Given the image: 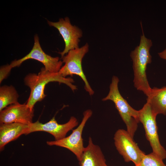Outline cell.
<instances>
[{
	"mask_svg": "<svg viewBox=\"0 0 166 166\" xmlns=\"http://www.w3.org/2000/svg\"><path fill=\"white\" fill-rule=\"evenodd\" d=\"M48 24L57 29L62 36L65 43V47L59 53L62 57L70 50L79 48L80 38L82 36L81 30L75 26L72 25L68 17L61 18L57 22L47 21Z\"/></svg>",
	"mask_w": 166,
	"mask_h": 166,
	"instance_id": "cell-9",
	"label": "cell"
},
{
	"mask_svg": "<svg viewBox=\"0 0 166 166\" xmlns=\"http://www.w3.org/2000/svg\"><path fill=\"white\" fill-rule=\"evenodd\" d=\"M140 24L142 34L140 36V43L131 51L130 57L132 61L134 86L148 97L151 93L152 88L147 79L146 70L148 65L152 61L150 51L152 42L151 39L146 37L141 22Z\"/></svg>",
	"mask_w": 166,
	"mask_h": 166,
	"instance_id": "cell-1",
	"label": "cell"
},
{
	"mask_svg": "<svg viewBox=\"0 0 166 166\" xmlns=\"http://www.w3.org/2000/svg\"><path fill=\"white\" fill-rule=\"evenodd\" d=\"M139 111V120L143 125L147 140L152 147V152L162 160L166 158V150L161 144L158 133L156 121L157 116L147 102Z\"/></svg>",
	"mask_w": 166,
	"mask_h": 166,
	"instance_id": "cell-5",
	"label": "cell"
},
{
	"mask_svg": "<svg viewBox=\"0 0 166 166\" xmlns=\"http://www.w3.org/2000/svg\"><path fill=\"white\" fill-rule=\"evenodd\" d=\"M78 124L77 119L73 116L70 118L68 122L62 124H59L54 117L45 124H42L37 121L29 124L26 135L35 132L44 131L52 135L55 140H59L65 137L67 132L73 130Z\"/></svg>",
	"mask_w": 166,
	"mask_h": 166,
	"instance_id": "cell-10",
	"label": "cell"
},
{
	"mask_svg": "<svg viewBox=\"0 0 166 166\" xmlns=\"http://www.w3.org/2000/svg\"><path fill=\"white\" fill-rule=\"evenodd\" d=\"M119 80L113 76L109 86L107 95L102 101L111 100L115 104L122 120L125 124L127 131L133 138L138 127L139 120V111L132 108L121 95L118 87Z\"/></svg>",
	"mask_w": 166,
	"mask_h": 166,
	"instance_id": "cell-3",
	"label": "cell"
},
{
	"mask_svg": "<svg viewBox=\"0 0 166 166\" xmlns=\"http://www.w3.org/2000/svg\"><path fill=\"white\" fill-rule=\"evenodd\" d=\"M158 54L161 58L166 60V48L163 51L158 53Z\"/></svg>",
	"mask_w": 166,
	"mask_h": 166,
	"instance_id": "cell-18",
	"label": "cell"
},
{
	"mask_svg": "<svg viewBox=\"0 0 166 166\" xmlns=\"http://www.w3.org/2000/svg\"><path fill=\"white\" fill-rule=\"evenodd\" d=\"M34 44L30 51L23 57L13 61L10 65L12 67L19 66L23 62L29 59H34L42 63L47 70L53 73L59 72L62 67L63 62L58 57H53L46 54L40 45L38 36L34 37Z\"/></svg>",
	"mask_w": 166,
	"mask_h": 166,
	"instance_id": "cell-8",
	"label": "cell"
},
{
	"mask_svg": "<svg viewBox=\"0 0 166 166\" xmlns=\"http://www.w3.org/2000/svg\"><path fill=\"white\" fill-rule=\"evenodd\" d=\"M54 81L66 85L73 92L77 89V86L73 84L74 81L72 78L64 77L59 72H51L43 67L38 74L30 73L24 78L25 85L30 88V91L27 105L33 109L35 104L45 97L44 89L46 85L49 82Z\"/></svg>",
	"mask_w": 166,
	"mask_h": 166,
	"instance_id": "cell-2",
	"label": "cell"
},
{
	"mask_svg": "<svg viewBox=\"0 0 166 166\" xmlns=\"http://www.w3.org/2000/svg\"><path fill=\"white\" fill-rule=\"evenodd\" d=\"M0 112V124L17 123L29 124L32 123L34 109L26 104L18 102L7 107Z\"/></svg>",
	"mask_w": 166,
	"mask_h": 166,
	"instance_id": "cell-11",
	"label": "cell"
},
{
	"mask_svg": "<svg viewBox=\"0 0 166 166\" xmlns=\"http://www.w3.org/2000/svg\"><path fill=\"white\" fill-rule=\"evenodd\" d=\"M79 161L80 166H108L101 148L93 143L90 137Z\"/></svg>",
	"mask_w": 166,
	"mask_h": 166,
	"instance_id": "cell-12",
	"label": "cell"
},
{
	"mask_svg": "<svg viewBox=\"0 0 166 166\" xmlns=\"http://www.w3.org/2000/svg\"><path fill=\"white\" fill-rule=\"evenodd\" d=\"M18 94L12 85H4L0 88V111L9 105L18 102Z\"/></svg>",
	"mask_w": 166,
	"mask_h": 166,
	"instance_id": "cell-15",
	"label": "cell"
},
{
	"mask_svg": "<svg viewBox=\"0 0 166 166\" xmlns=\"http://www.w3.org/2000/svg\"><path fill=\"white\" fill-rule=\"evenodd\" d=\"M12 68L10 65L2 66L0 68V83L9 75Z\"/></svg>",
	"mask_w": 166,
	"mask_h": 166,
	"instance_id": "cell-17",
	"label": "cell"
},
{
	"mask_svg": "<svg viewBox=\"0 0 166 166\" xmlns=\"http://www.w3.org/2000/svg\"><path fill=\"white\" fill-rule=\"evenodd\" d=\"M92 113L90 109L85 111L81 123L76 128L72 130V133L69 136L59 140L47 141V144L67 148L73 152L79 161L85 148L82 136V132L87 121Z\"/></svg>",
	"mask_w": 166,
	"mask_h": 166,
	"instance_id": "cell-7",
	"label": "cell"
},
{
	"mask_svg": "<svg viewBox=\"0 0 166 166\" xmlns=\"http://www.w3.org/2000/svg\"><path fill=\"white\" fill-rule=\"evenodd\" d=\"M135 166H166L163 160L156 154L152 153L145 155L141 161Z\"/></svg>",
	"mask_w": 166,
	"mask_h": 166,
	"instance_id": "cell-16",
	"label": "cell"
},
{
	"mask_svg": "<svg viewBox=\"0 0 166 166\" xmlns=\"http://www.w3.org/2000/svg\"><path fill=\"white\" fill-rule=\"evenodd\" d=\"M28 128V124L19 123L0 124V150H3L7 144L16 139L21 135H26Z\"/></svg>",
	"mask_w": 166,
	"mask_h": 166,
	"instance_id": "cell-13",
	"label": "cell"
},
{
	"mask_svg": "<svg viewBox=\"0 0 166 166\" xmlns=\"http://www.w3.org/2000/svg\"><path fill=\"white\" fill-rule=\"evenodd\" d=\"M147 97V102L155 114L166 115V86L152 88L150 95Z\"/></svg>",
	"mask_w": 166,
	"mask_h": 166,
	"instance_id": "cell-14",
	"label": "cell"
},
{
	"mask_svg": "<svg viewBox=\"0 0 166 166\" xmlns=\"http://www.w3.org/2000/svg\"><path fill=\"white\" fill-rule=\"evenodd\" d=\"M114 140L117 150L126 162L132 161L136 165L145 155L127 130L121 129L117 130Z\"/></svg>",
	"mask_w": 166,
	"mask_h": 166,
	"instance_id": "cell-6",
	"label": "cell"
},
{
	"mask_svg": "<svg viewBox=\"0 0 166 166\" xmlns=\"http://www.w3.org/2000/svg\"><path fill=\"white\" fill-rule=\"evenodd\" d=\"M89 47L88 44L86 43L80 48L70 50L66 55L61 57L62 61L65 64L59 72L65 77L73 75L80 77L84 82L85 89L91 96L93 94L94 92L89 83L82 66V60L88 52Z\"/></svg>",
	"mask_w": 166,
	"mask_h": 166,
	"instance_id": "cell-4",
	"label": "cell"
}]
</instances>
